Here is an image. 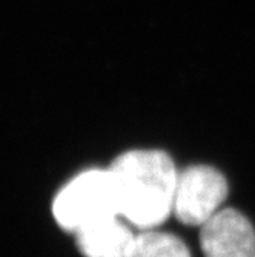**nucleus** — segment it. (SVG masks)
I'll return each mask as SVG.
<instances>
[{
  "label": "nucleus",
  "mask_w": 255,
  "mask_h": 257,
  "mask_svg": "<svg viewBox=\"0 0 255 257\" xmlns=\"http://www.w3.org/2000/svg\"><path fill=\"white\" fill-rule=\"evenodd\" d=\"M76 239L85 257H128L135 234L120 216H114L80 229Z\"/></svg>",
  "instance_id": "5"
},
{
  "label": "nucleus",
  "mask_w": 255,
  "mask_h": 257,
  "mask_svg": "<svg viewBox=\"0 0 255 257\" xmlns=\"http://www.w3.org/2000/svg\"><path fill=\"white\" fill-rule=\"evenodd\" d=\"M128 257H191V254L188 246L177 236L154 229H142L135 234Z\"/></svg>",
  "instance_id": "6"
},
{
  "label": "nucleus",
  "mask_w": 255,
  "mask_h": 257,
  "mask_svg": "<svg viewBox=\"0 0 255 257\" xmlns=\"http://www.w3.org/2000/svg\"><path fill=\"white\" fill-rule=\"evenodd\" d=\"M227 196V183L212 167L195 165L178 173L172 213L192 226H203L214 217Z\"/></svg>",
  "instance_id": "3"
},
{
  "label": "nucleus",
  "mask_w": 255,
  "mask_h": 257,
  "mask_svg": "<svg viewBox=\"0 0 255 257\" xmlns=\"http://www.w3.org/2000/svg\"><path fill=\"white\" fill-rule=\"evenodd\" d=\"M109 171L120 217L138 229L163 223L174 206L178 173L172 159L158 150H134L112 162Z\"/></svg>",
  "instance_id": "1"
},
{
  "label": "nucleus",
  "mask_w": 255,
  "mask_h": 257,
  "mask_svg": "<svg viewBox=\"0 0 255 257\" xmlns=\"http://www.w3.org/2000/svg\"><path fill=\"white\" fill-rule=\"evenodd\" d=\"M53 214L63 229L74 234L96 222L120 216L109 168L88 170L69 180L54 199Z\"/></svg>",
  "instance_id": "2"
},
{
  "label": "nucleus",
  "mask_w": 255,
  "mask_h": 257,
  "mask_svg": "<svg viewBox=\"0 0 255 257\" xmlns=\"http://www.w3.org/2000/svg\"><path fill=\"white\" fill-rule=\"evenodd\" d=\"M200 245L206 257H255V231L237 209H220L201 226Z\"/></svg>",
  "instance_id": "4"
}]
</instances>
